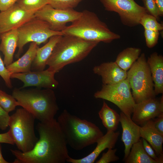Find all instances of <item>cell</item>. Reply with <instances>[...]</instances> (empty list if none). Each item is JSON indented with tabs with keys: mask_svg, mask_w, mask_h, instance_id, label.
I'll list each match as a JSON object with an SVG mask.
<instances>
[{
	"mask_svg": "<svg viewBox=\"0 0 163 163\" xmlns=\"http://www.w3.org/2000/svg\"><path fill=\"white\" fill-rule=\"evenodd\" d=\"M38 140L30 151L23 152L10 149L16 158L13 163H64L70 157L67 144L55 118L39 122L36 126Z\"/></svg>",
	"mask_w": 163,
	"mask_h": 163,
	"instance_id": "6da1fadb",
	"label": "cell"
},
{
	"mask_svg": "<svg viewBox=\"0 0 163 163\" xmlns=\"http://www.w3.org/2000/svg\"><path fill=\"white\" fill-rule=\"evenodd\" d=\"M12 95L21 107L40 122L52 120L59 110L55 94L52 89L15 88Z\"/></svg>",
	"mask_w": 163,
	"mask_h": 163,
	"instance_id": "7a4b0ae2",
	"label": "cell"
},
{
	"mask_svg": "<svg viewBox=\"0 0 163 163\" xmlns=\"http://www.w3.org/2000/svg\"><path fill=\"white\" fill-rule=\"evenodd\" d=\"M57 121L67 145L76 150H80L96 143L103 135L94 123L80 119L64 110Z\"/></svg>",
	"mask_w": 163,
	"mask_h": 163,
	"instance_id": "3957f363",
	"label": "cell"
},
{
	"mask_svg": "<svg viewBox=\"0 0 163 163\" xmlns=\"http://www.w3.org/2000/svg\"><path fill=\"white\" fill-rule=\"evenodd\" d=\"M99 43L86 41L73 36H62L47 62V69L56 73L67 65L81 61Z\"/></svg>",
	"mask_w": 163,
	"mask_h": 163,
	"instance_id": "277c9868",
	"label": "cell"
},
{
	"mask_svg": "<svg viewBox=\"0 0 163 163\" xmlns=\"http://www.w3.org/2000/svg\"><path fill=\"white\" fill-rule=\"evenodd\" d=\"M62 32L64 35L75 36L85 40L110 43L120 38V35L111 31L94 12L84 10L80 16L66 26Z\"/></svg>",
	"mask_w": 163,
	"mask_h": 163,
	"instance_id": "5b68a950",
	"label": "cell"
},
{
	"mask_svg": "<svg viewBox=\"0 0 163 163\" xmlns=\"http://www.w3.org/2000/svg\"><path fill=\"white\" fill-rule=\"evenodd\" d=\"M34 116L23 108L17 109L10 117L8 131L18 150H31L38 140L35 132Z\"/></svg>",
	"mask_w": 163,
	"mask_h": 163,
	"instance_id": "8992f818",
	"label": "cell"
},
{
	"mask_svg": "<svg viewBox=\"0 0 163 163\" xmlns=\"http://www.w3.org/2000/svg\"><path fill=\"white\" fill-rule=\"evenodd\" d=\"M127 72V78L136 103L155 98L156 95L151 73L143 53Z\"/></svg>",
	"mask_w": 163,
	"mask_h": 163,
	"instance_id": "52a82bcc",
	"label": "cell"
},
{
	"mask_svg": "<svg viewBox=\"0 0 163 163\" xmlns=\"http://www.w3.org/2000/svg\"><path fill=\"white\" fill-rule=\"evenodd\" d=\"M18 40V51L15 58H19L27 43L35 42L38 45L46 42L51 37L63 35L62 32L52 30L47 22L35 16L17 29Z\"/></svg>",
	"mask_w": 163,
	"mask_h": 163,
	"instance_id": "ba28073f",
	"label": "cell"
},
{
	"mask_svg": "<svg viewBox=\"0 0 163 163\" xmlns=\"http://www.w3.org/2000/svg\"><path fill=\"white\" fill-rule=\"evenodd\" d=\"M127 78L117 84L102 85L101 89L94 95L96 98L110 101L117 106L121 112L131 117L136 103Z\"/></svg>",
	"mask_w": 163,
	"mask_h": 163,
	"instance_id": "9c48e42d",
	"label": "cell"
},
{
	"mask_svg": "<svg viewBox=\"0 0 163 163\" xmlns=\"http://www.w3.org/2000/svg\"><path fill=\"white\" fill-rule=\"evenodd\" d=\"M105 9L117 13L124 25L132 27L140 24L142 16L147 12L134 0H100Z\"/></svg>",
	"mask_w": 163,
	"mask_h": 163,
	"instance_id": "30bf717a",
	"label": "cell"
},
{
	"mask_svg": "<svg viewBox=\"0 0 163 163\" xmlns=\"http://www.w3.org/2000/svg\"><path fill=\"white\" fill-rule=\"evenodd\" d=\"M81 14L73 9H57L47 4L36 11L35 16L47 22L53 30L62 32L68 23L74 21Z\"/></svg>",
	"mask_w": 163,
	"mask_h": 163,
	"instance_id": "8fae6325",
	"label": "cell"
},
{
	"mask_svg": "<svg viewBox=\"0 0 163 163\" xmlns=\"http://www.w3.org/2000/svg\"><path fill=\"white\" fill-rule=\"evenodd\" d=\"M55 73L48 69L41 71H32L14 73L11 78H16L21 81L24 85L21 88L34 86L39 88L55 89L58 85L55 78Z\"/></svg>",
	"mask_w": 163,
	"mask_h": 163,
	"instance_id": "7c38bea8",
	"label": "cell"
},
{
	"mask_svg": "<svg viewBox=\"0 0 163 163\" xmlns=\"http://www.w3.org/2000/svg\"><path fill=\"white\" fill-rule=\"evenodd\" d=\"M34 12L21 8L17 3L8 9L0 12V34L18 29L35 17Z\"/></svg>",
	"mask_w": 163,
	"mask_h": 163,
	"instance_id": "4fadbf2b",
	"label": "cell"
},
{
	"mask_svg": "<svg viewBox=\"0 0 163 163\" xmlns=\"http://www.w3.org/2000/svg\"><path fill=\"white\" fill-rule=\"evenodd\" d=\"M163 113L162 95L160 100L155 97L136 103L131 119L136 124L142 126Z\"/></svg>",
	"mask_w": 163,
	"mask_h": 163,
	"instance_id": "5bb4252c",
	"label": "cell"
},
{
	"mask_svg": "<svg viewBox=\"0 0 163 163\" xmlns=\"http://www.w3.org/2000/svg\"><path fill=\"white\" fill-rule=\"evenodd\" d=\"M120 134L119 131H107L96 142L97 145L93 151L87 156L80 159L69 157L66 161L71 163H94L101 153L106 149L113 148Z\"/></svg>",
	"mask_w": 163,
	"mask_h": 163,
	"instance_id": "9a60e30c",
	"label": "cell"
},
{
	"mask_svg": "<svg viewBox=\"0 0 163 163\" xmlns=\"http://www.w3.org/2000/svg\"><path fill=\"white\" fill-rule=\"evenodd\" d=\"M93 70L101 77L104 85L115 84L127 78V71L121 68L115 62H103L94 67Z\"/></svg>",
	"mask_w": 163,
	"mask_h": 163,
	"instance_id": "2e32d148",
	"label": "cell"
},
{
	"mask_svg": "<svg viewBox=\"0 0 163 163\" xmlns=\"http://www.w3.org/2000/svg\"><path fill=\"white\" fill-rule=\"evenodd\" d=\"M120 123L122 129L121 140L125 146V159L128 156L133 145L140 139V126L135 123L131 117L121 112Z\"/></svg>",
	"mask_w": 163,
	"mask_h": 163,
	"instance_id": "e0dca14e",
	"label": "cell"
},
{
	"mask_svg": "<svg viewBox=\"0 0 163 163\" xmlns=\"http://www.w3.org/2000/svg\"><path fill=\"white\" fill-rule=\"evenodd\" d=\"M140 137L145 139L151 146L158 156L163 158V134L155 128L152 119L140 126Z\"/></svg>",
	"mask_w": 163,
	"mask_h": 163,
	"instance_id": "ac0fdd59",
	"label": "cell"
},
{
	"mask_svg": "<svg viewBox=\"0 0 163 163\" xmlns=\"http://www.w3.org/2000/svg\"><path fill=\"white\" fill-rule=\"evenodd\" d=\"M147 62L151 73L156 95L163 93V56L156 52L151 54Z\"/></svg>",
	"mask_w": 163,
	"mask_h": 163,
	"instance_id": "d6986e66",
	"label": "cell"
},
{
	"mask_svg": "<svg viewBox=\"0 0 163 163\" xmlns=\"http://www.w3.org/2000/svg\"><path fill=\"white\" fill-rule=\"evenodd\" d=\"M0 51L4 56L3 61L6 67L13 62L18 40L17 29L0 34Z\"/></svg>",
	"mask_w": 163,
	"mask_h": 163,
	"instance_id": "ffe728a7",
	"label": "cell"
},
{
	"mask_svg": "<svg viewBox=\"0 0 163 163\" xmlns=\"http://www.w3.org/2000/svg\"><path fill=\"white\" fill-rule=\"evenodd\" d=\"M38 46L36 43H30L28 49L21 57L6 67L11 75L31 71L32 65L39 47Z\"/></svg>",
	"mask_w": 163,
	"mask_h": 163,
	"instance_id": "44dd1931",
	"label": "cell"
},
{
	"mask_svg": "<svg viewBox=\"0 0 163 163\" xmlns=\"http://www.w3.org/2000/svg\"><path fill=\"white\" fill-rule=\"evenodd\" d=\"M62 36L55 35L51 37L44 46L38 48L35 58L32 65L31 71H38L45 69L48 59L56 44Z\"/></svg>",
	"mask_w": 163,
	"mask_h": 163,
	"instance_id": "7402d4cb",
	"label": "cell"
},
{
	"mask_svg": "<svg viewBox=\"0 0 163 163\" xmlns=\"http://www.w3.org/2000/svg\"><path fill=\"white\" fill-rule=\"evenodd\" d=\"M98 115L107 131H115L117 130L120 123V115L110 107L105 101L103 102Z\"/></svg>",
	"mask_w": 163,
	"mask_h": 163,
	"instance_id": "603a6c76",
	"label": "cell"
},
{
	"mask_svg": "<svg viewBox=\"0 0 163 163\" xmlns=\"http://www.w3.org/2000/svg\"><path fill=\"white\" fill-rule=\"evenodd\" d=\"M141 49L128 47L119 53L115 62L123 70L127 71L139 57Z\"/></svg>",
	"mask_w": 163,
	"mask_h": 163,
	"instance_id": "cb8c5ba5",
	"label": "cell"
},
{
	"mask_svg": "<svg viewBox=\"0 0 163 163\" xmlns=\"http://www.w3.org/2000/svg\"><path fill=\"white\" fill-rule=\"evenodd\" d=\"M124 160L126 163H157L146 153L141 139L133 145L128 156Z\"/></svg>",
	"mask_w": 163,
	"mask_h": 163,
	"instance_id": "d4e9b609",
	"label": "cell"
},
{
	"mask_svg": "<svg viewBox=\"0 0 163 163\" xmlns=\"http://www.w3.org/2000/svg\"><path fill=\"white\" fill-rule=\"evenodd\" d=\"M16 3L25 11L35 13L45 5L49 4L48 0H18Z\"/></svg>",
	"mask_w": 163,
	"mask_h": 163,
	"instance_id": "484cf974",
	"label": "cell"
},
{
	"mask_svg": "<svg viewBox=\"0 0 163 163\" xmlns=\"http://www.w3.org/2000/svg\"><path fill=\"white\" fill-rule=\"evenodd\" d=\"M0 106L9 113L15 110L16 107L19 106V105L12 95L0 90Z\"/></svg>",
	"mask_w": 163,
	"mask_h": 163,
	"instance_id": "4316f807",
	"label": "cell"
},
{
	"mask_svg": "<svg viewBox=\"0 0 163 163\" xmlns=\"http://www.w3.org/2000/svg\"><path fill=\"white\" fill-rule=\"evenodd\" d=\"M144 29L158 31L163 29V25L158 22L156 18L154 16L146 13L141 17L139 21Z\"/></svg>",
	"mask_w": 163,
	"mask_h": 163,
	"instance_id": "83f0119b",
	"label": "cell"
},
{
	"mask_svg": "<svg viewBox=\"0 0 163 163\" xmlns=\"http://www.w3.org/2000/svg\"><path fill=\"white\" fill-rule=\"evenodd\" d=\"M85 0H48L49 4L53 8L59 9H73Z\"/></svg>",
	"mask_w": 163,
	"mask_h": 163,
	"instance_id": "f1b7e54d",
	"label": "cell"
},
{
	"mask_svg": "<svg viewBox=\"0 0 163 163\" xmlns=\"http://www.w3.org/2000/svg\"><path fill=\"white\" fill-rule=\"evenodd\" d=\"M159 31L144 29V34L146 45L149 48H153L157 43Z\"/></svg>",
	"mask_w": 163,
	"mask_h": 163,
	"instance_id": "f546056e",
	"label": "cell"
},
{
	"mask_svg": "<svg viewBox=\"0 0 163 163\" xmlns=\"http://www.w3.org/2000/svg\"><path fill=\"white\" fill-rule=\"evenodd\" d=\"M117 151L116 149H108L107 151L106 152L103 153L101 157L96 163H109L118 161L119 158L116 154Z\"/></svg>",
	"mask_w": 163,
	"mask_h": 163,
	"instance_id": "4dcf8cb0",
	"label": "cell"
},
{
	"mask_svg": "<svg viewBox=\"0 0 163 163\" xmlns=\"http://www.w3.org/2000/svg\"><path fill=\"white\" fill-rule=\"evenodd\" d=\"M143 3L144 7L147 13L155 17L158 21L160 20L158 10L155 0H141Z\"/></svg>",
	"mask_w": 163,
	"mask_h": 163,
	"instance_id": "1f68e13d",
	"label": "cell"
},
{
	"mask_svg": "<svg viewBox=\"0 0 163 163\" xmlns=\"http://www.w3.org/2000/svg\"><path fill=\"white\" fill-rule=\"evenodd\" d=\"M0 76L4 80L6 86L11 88L12 85L11 81V75L5 66L0 54Z\"/></svg>",
	"mask_w": 163,
	"mask_h": 163,
	"instance_id": "d6a6232c",
	"label": "cell"
},
{
	"mask_svg": "<svg viewBox=\"0 0 163 163\" xmlns=\"http://www.w3.org/2000/svg\"><path fill=\"white\" fill-rule=\"evenodd\" d=\"M141 140L143 148L147 154L157 163H163V158L158 157L150 144L144 139Z\"/></svg>",
	"mask_w": 163,
	"mask_h": 163,
	"instance_id": "836d02e7",
	"label": "cell"
},
{
	"mask_svg": "<svg viewBox=\"0 0 163 163\" xmlns=\"http://www.w3.org/2000/svg\"><path fill=\"white\" fill-rule=\"evenodd\" d=\"M10 116L0 106V129L4 130L8 126Z\"/></svg>",
	"mask_w": 163,
	"mask_h": 163,
	"instance_id": "e575fe53",
	"label": "cell"
},
{
	"mask_svg": "<svg viewBox=\"0 0 163 163\" xmlns=\"http://www.w3.org/2000/svg\"><path fill=\"white\" fill-rule=\"evenodd\" d=\"M156 129L163 134V113L152 119Z\"/></svg>",
	"mask_w": 163,
	"mask_h": 163,
	"instance_id": "d590c367",
	"label": "cell"
},
{
	"mask_svg": "<svg viewBox=\"0 0 163 163\" xmlns=\"http://www.w3.org/2000/svg\"><path fill=\"white\" fill-rule=\"evenodd\" d=\"M18 0H0V11H5L16 3Z\"/></svg>",
	"mask_w": 163,
	"mask_h": 163,
	"instance_id": "8d00e7d4",
	"label": "cell"
},
{
	"mask_svg": "<svg viewBox=\"0 0 163 163\" xmlns=\"http://www.w3.org/2000/svg\"><path fill=\"white\" fill-rule=\"evenodd\" d=\"M0 143H7L13 145L15 144L9 131L0 134Z\"/></svg>",
	"mask_w": 163,
	"mask_h": 163,
	"instance_id": "74e56055",
	"label": "cell"
},
{
	"mask_svg": "<svg viewBox=\"0 0 163 163\" xmlns=\"http://www.w3.org/2000/svg\"><path fill=\"white\" fill-rule=\"evenodd\" d=\"M157 7L159 15L160 17L163 15V0H155Z\"/></svg>",
	"mask_w": 163,
	"mask_h": 163,
	"instance_id": "f35d334b",
	"label": "cell"
},
{
	"mask_svg": "<svg viewBox=\"0 0 163 163\" xmlns=\"http://www.w3.org/2000/svg\"><path fill=\"white\" fill-rule=\"evenodd\" d=\"M9 162L6 161L2 156V146L0 143V163H8Z\"/></svg>",
	"mask_w": 163,
	"mask_h": 163,
	"instance_id": "ab89813d",
	"label": "cell"
}]
</instances>
